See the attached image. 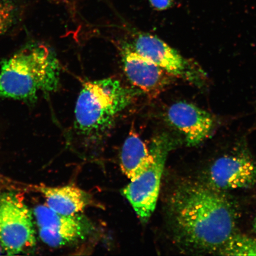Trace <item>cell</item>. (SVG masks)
<instances>
[{
    "label": "cell",
    "instance_id": "16",
    "mask_svg": "<svg viewBox=\"0 0 256 256\" xmlns=\"http://www.w3.org/2000/svg\"><path fill=\"white\" fill-rule=\"evenodd\" d=\"M254 231L256 232V216L255 218L254 222Z\"/></svg>",
    "mask_w": 256,
    "mask_h": 256
},
{
    "label": "cell",
    "instance_id": "2",
    "mask_svg": "<svg viewBox=\"0 0 256 256\" xmlns=\"http://www.w3.org/2000/svg\"><path fill=\"white\" fill-rule=\"evenodd\" d=\"M60 72L52 48L43 43L28 44L2 62L0 98L36 104L40 94L48 96L58 90Z\"/></svg>",
    "mask_w": 256,
    "mask_h": 256
},
{
    "label": "cell",
    "instance_id": "7",
    "mask_svg": "<svg viewBox=\"0 0 256 256\" xmlns=\"http://www.w3.org/2000/svg\"><path fill=\"white\" fill-rule=\"evenodd\" d=\"M134 47L137 52L152 60L170 76L196 86L202 83L204 76L202 70L158 37L140 34Z\"/></svg>",
    "mask_w": 256,
    "mask_h": 256
},
{
    "label": "cell",
    "instance_id": "9",
    "mask_svg": "<svg viewBox=\"0 0 256 256\" xmlns=\"http://www.w3.org/2000/svg\"><path fill=\"white\" fill-rule=\"evenodd\" d=\"M165 119L190 147L197 146L206 142L216 126V120L212 114L186 102H178L170 106L166 110Z\"/></svg>",
    "mask_w": 256,
    "mask_h": 256
},
{
    "label": "cell",
    "instance_id": "5",
    "mask_svg": "<svg viewBox=\"0 0 256 256\" xmlns=\"http://www.w3.org/2000/svg\"><path fill=\"white\" fill-rule=\"evenodd\" d=\"M33 216L27 204L14 192L0 194V243L8 255L30 250L36 245Z\"/></svg>",
    "mask_w": 256,
    "mask_h": 256
},
{
    "label": "cell",
    "instance_id": "15",
    "mask_svg": "<svg viewBox=\"0 0 256 256\" xmlns=\"http://www.w3.org/2000/svg\"><path fill=\"white\" fill-rule=\"evenodd\" d=\"M150 4L156 10H166L172 7V0H149Z\"/></svg>",
    "mask_w": 256,
    "mask_h": 256
},
{
    "label": "cell",
    "instance_id": "12",
    "mask_svg": "<svg viewBox=\"0 0 256 256\" xmlns=\"http://www.w3.org/2000/svg\"><path fill=\"white\" fill-rule=\"evenodd\" d=\"M153 161L151 150L132 128L122 149V171L130 181L135 180L148 170Z\"/></svg>",
    "mask_w": 256,
    "mask_h": 256
},
{
    "label": "cell",
    "instance_id": "10",
    "mask_svg": "<svg viewBox=\"0 0 256 256\" xmlns=\"http://www.w3.org/2000/svg\"><path fill=\"white\" fill-rule=\"evenodd\" d=\"M122 59L124 73L131 84L149 98H158L170 84L171 76L134 48L124 46Z\"/></svg>",
    "mask_w": 256,
    "mask_h": 256
},
{
    "label": "cell",
    "instance_id": "4",
    "mask_svg": "<svg viewBox=\"0 0 256 256\" xmlns=\"http://www.w3.org/2000/svg\"><path fill=\"white\" fill-rule=\"evenodd\" d=\"M177 146L178 140L168 134L154 138L150 147L154 156L152 164L140 178L130 181L124 188V196L143 224L148 222L154 212L166 161L170 152Z\"/></svg>",
    "mask_w": 256,
    "mask_h": 256
},
{
    "label": "cell",
    "instance_id": "8",
    "mask_svg": "<svg viewBox=\"0 0 256 256\" xmlns=\"http://www.w3.org/2000/svg\"><path fill=\"white\" fill-rule=\"evenodd\" d=\"M209 186L222 192L256 186V161L246 152H234L216 159L206 172Z\"/></svg>",
    "mask_w": 256,
    "mask_h": 256
},
{
    "label": "cell",
    "instance_id": "1",
    "mask_svg": "<svg viewBox=\"0 0 256 256\" xmlns=\"http://www.w3.org/2000/svg\"><path fill=\"white\" fill-rule=\"evenodd\" d=\"M165 210L172 238L185 250L218 252L235 234L234 206L208 185L190 180L176 183L166 195Z\"/></svg>",
    "mask_w": 256,
    "mask_h": 256
},
{
    "label": "cell",
    "instance_id": "17",
    "mask_svg": "<svg viewBox=\"0 0 256 256\" xmlns=\"http://www.w3.org/2000/svg\"><path fill=\"white\" fill-rule=\"evenodd\" d=\"M2 254V249H1V248H0V254Z\"/></svg>",
    "mask_w": 256,
    "mask_h": 256
},
{
    "label": "cell",
    "instance_id": "14",
    "mask_svg": "<svg viewBox=\"0 0 256 256\" xmlns=\"http://www.w3.org/2000/svg\"><path fill=\"white\" fill-rule=\"evenodd\" d=\"M18 14L17 6L12 0H0V36L14 26Z\"/></svg>",
    "mask_w": 256,
    "mask_h": 256
},
{
    "label": "cell",
    "instance_id": "13",
    "mask_svg": "<svg viewBox=\"0 0 256 256\" xmlns=\"http://www.w3.org/2000/svg\"><path fill=\"white\" fill-rule=\"evenodd\" d=\"M218 252L224 256H256V239L234 234Z\"/></svg>",
    "mask_w": 256,
    "mask_h": 256
},
{
    "label": "cell",
    "instance_id": "3",
    "mask_svg": "<svg viewBox=\"0 0 256 256\" xmlns=\"http://www.w3.org/2000/svg\"><path fill=\"white\" fill-rule=\"evenodd\" d=\"M137 94L114 78L86 82L76 104L75 129L90 146H100Z\"/></svg>",
    "mask_w": 256,
    "mask_h": 256
},
{
    "label": "cell",
    "instance_id": "6",
    "mask_svg": "<svg viewBox=\"0 0 256 256\" xmlns=\"http://www.w3.org/2000/svg\"><path fill=\"white\" fill-rule=\"evenodd\" d=\"M34 216L42 241L51 248H62L82 242L95 231L94 224L87 218L80 214L62 215L47 206L35 208Z\"/></svg>",
    "mask_w": 256,
    "mask_h": 256
},
{
    "label": "cell",
    "instance_id": "11",
    "mask_svg": "<svg viewBox=\"0 0 256 256\" xmlns=\"http://www.w3.org/2000/svg\"><path fill=\"white\" fill-rule=\"evenodd\" d=\"M36 188L46 198V206L62 215H76L95 204L90 194L74 186H40Z\"/></svg>",
    "mask_w": 256,
    "mask_h": 256
}]
</instances>
